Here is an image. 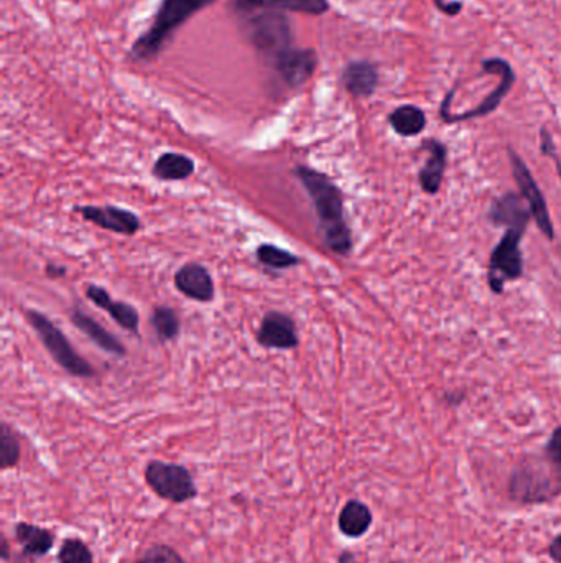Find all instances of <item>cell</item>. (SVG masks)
<instances>
[{"instance_id": "obj_1", "label": "cell", "mask_w": 561, "mask_h": 563, "mask_svg": "<svg viewBox=\"0 0 561 563\" xmlns=\"http://www.w3.org/2000/svg\"><path fill=\"white\" fill-rule=\"evenodd\" d=\"M295 175L308 191L315 206L321 238L331 251L348 256L353 249V236L344 218L343 195L325 173L310 167L295 168Z\"/></svg>"}, {"instance_id": "obj_2", "label": "cell", "mask_w": 561, "mask_h": 563, "mask_svg": "<svg viewBox=\"0 0 561 563\" xmlns=\"http://www.w3.org/2000/svg\"><path fill=\"white\" fill-rule=\"evenodd\" d=\"M214 2L216 0H162L152 27L132 45L130 55L137 61L157 58L181 25Z\"/></svg>"}, {"instance_id": "obj_3", "label": "cell", "mask_w": 561, "mask_h": 563, "mask_svg": "<svg viewBox=\"0 0 561 563\" xmlns=\"http://www.w3.org/2000/svg\"><path fill=\"white\" fill-rule=\"evenodd\" d=\"M247 35L265 63L277 68L283 58L298 48L293 28L282 10H260L246 15Z\"/></svg>"}, {"instance_id": "obj_4", "label": "cell", "mask_w": 561, "mask_h": 563, "mask_svg": "<svg viewBox=\"0 0 561 563\" xmlns=\"http://www.w3.org/2000/svg\"><path fill=\"white\" fill-rule=\"evenodd\" d=\"M144 478L153 494L167 503H190L198 496L195 478L183 465L152 460L145 466Z\"/></svg>"}, {"instance_id": "obj_5", "label": "cell", "mask_w": 561, "mask_h": 563, "mask_svg": "<svg viewBox=\"0 0 561 563\" xmlns=\"http://www.w3.org/2000/svg\"><path fill=\"white\" fill-rule=\"evenodd\" d=\"M481 65H483V71L487 75L501 76V83L496 89H492L491 94L484 99L483 103L479 104L478 108L461 112V114H453L450 109L451 101H453V96L456 93L455 86L450 93L446 94L443 103H441L440 116L446 124H456V122L471 121V119H478V117L489 116L501 106L502 101L507 98V94L514 88L517 76H515V71L512 70L509 61L504 60V58H487Z\"/></svg>"}, {"instance_id": "obj_6", "label": "cell", "mask_w": 561, "mask_h": 563, "mask_svg": "<svg viewBox=\"0 0 561 563\" xmlns=\"http://www.w3.org/2000/svg\"><path fill=\"white\" fill-rule=\"evenodd\" d=\"M27 320L33 326V330L37 331L38 338L42 340L43 346L47 348L51 358L55 359L61 368L75 377L94 376L91 364L76 353L70 341L66 340V336L63 335V331L51 322L50 318L35 310H28Z\"/></svg>"}, {"instance_id": "obj_7", "label": "cell", "mask_w": 561, "mask_h": 563, "mask_svg": "<svg viewBox=\"0 0 561 563\" xmlns=\"http://www.w3.org/2000/svg\"><path fill=\"white\" fill-rule=\"evenodd\" d=\"M525 229H527V224L509 226L506 234L502 236L501 242L492 251L491 262H489V285H491L492 292H496V294L504 292L506 282L520 279L524 274L520 242H522Z\"/></svg>"}, {"instance_id": "obj_8", "label": "cell", "mask_w": 561, "mask_h": 563, "mask_svg": "<svg viewBox=\"0 0 561 563\" xmlns=\"http://www.w3.org/2000/svg\"><path fill=\"white\" fill-rule=\"evenodd\" d=\"M561 489L555 488L552 478L535 465H522L512 473L509 481L510 498L522 504H542L552 501Z\"/></svg>"}, {"instance_id": "obj_9", "label": "cell", "mask_w": 561, "mask_h": 563, "mask_svg": "<svg viewBox=\"0 0 561 563\" xmlns=\"http://www.w3.org/2000/svg\"><path fill=\"white\" fill-rule=\"evenodd\" d=\"M510 163H512V173H514L515 183L519 185L522 191V198L529 203V210L534 216L535 223L548 239L555 238L553 231L552 218L548 213L547 201L543 198L542 190L535 182L532 173L525 165L524 160L515 154L514 150H509Z\"/></svg>"}, {"instance_id": "obj_10", "label": "cell", "mask_w": 561, "mask_h": 563, "mask_svg": "<svg viewBox=\"0 0 561 563\" xmlns=\"http://www.w3.org/2000/svg\"><path fill=\"white\" fill-rule=\"evenodd\" d=\"M78 211L89 223L112 233L132 236L140 229V219L137 215L117 206H81Z\"/></svg>"}, {"instance_id": "obj_11", "label": "cell", "mask_w": 561, "mask_h": 563, "mask_svg": "<svg viewBox=\"0 0 561 563\" xmlns=\"http://www.w3.org/2000/svg\"><path fill=\"white\" fill-rule=\"evenodd\" d=\"M257 340L265 348H297V326L285 313L269 312L262 318L259 331H257Z\"/></svg>"}, {"instance_id": "obj_12", "label": "cell", "mask_w": 561, "mask_h": 563, "mask_svg": "<svg viewBox=\"0 0 561 563\" xmlns=\"http://www.w3.org/2000/svg\"><path fill=\"white\" fill-rule=\"evenodd\" d=\"M175 287L185 297L196 302L208 303L214 298V282L208 270L200 264H185L175 274Z\"/></svg>"}, {"instance_id": "obj_13", "label": "cell", "mask_w": 561, "mask_h": 563, "mask_svg": "<svg viewBox=\"0 0 561 563\" xmlns=\"http://www.w3.org/2000/svg\"><path fill=\"white\" fill-rule=\"evenodd\" d=\"M241 14L260 10H285L297 14L323 15L330 10L328 0H232Z\"/></svg>"}, {"instance_id": "obj_14", "label": "cell", "mask_w": 561, "mask_h": 563, "mask_svg": "<svg viewBox=\"0 0 561 563\" xmlns=\"http://www.w3.org/2000/svg\"><path fill=\"white\" fill-rule=\"evenodd\" d=\"M316 63H318V56H316L315 50L295 48L287 58L280 61V65L275 68V71L290 88H298L315 73Z\"/></svg>"}, {"instance_id": "obj_15", "label": "cell", "mask_w": 561, "mask_h": 563, "mask_svg": "<svg viewBox=\"0 0 561 563\" xmlns=\"http://www.w3.org/2000/svg\"><path fill=\"white\" fill-rule=\"evenodd\" d=\"M86 297L91 302L96 303L101 310L109 313L112 320L117 325H121L124 330L132 331V333L139 331V313L129 303L112 300L109 292L102 289V287H98V285H89L88 289H86Z\"/></svg>"}, {"instance_id": "obj_16", "label": "cell", "mask_w": 561, "mask_h": 563, "mask_svg": "<svg viewBox=\"0 0 561 563\" xmlns=\"http://www.w3.org/2000/svg\"><path fill=\"white\" fill-rule=\"evenodd\" d=\"M14 536L17 544L22 547V554L32 559L45 557L55 544V536L48 529L32 522H17L14 526Z\"/></svg>"}, {"instance_id": "obj_17", "label": "cell", "mask_w": 561, "mask_h": 563, "mask_svg": "<svg viewBox=\"0 0 561 563\" xmlns=\"http://www.w3.org/2000/svg\"><path fill=\"white\" fill-rule=\"evenodd\" d=\"M374 516L367 504L359 499H349L339 511L338 529L348 539H361L371 529Z\"/></svg>"}, {"instance_id": "obj_18", "label": "cell", "mask_w": 561, "mask_h": 563, "mask_svg": "<svg viewBox=\"0 0 561 563\" xmlns=\"http://www.w3.org/2000/svg\"><path fill=\"white\" fill-rule=\"evenodd\" d=\"M343 83L356 98H369L376 93L379 73L369 61H353L344 68Z\"/></svg>"}, {"instance_id": "obj_19", "label": "cell", "mask_w": 561, "mask_h": 563, "mask_svg": "<svg viewBox=\"0 0 561 563\" xmlns=\"http://www.w3.org/2000/svg\"><path fill=\"white\" fill-rule=\"evenodd\" d=\"M428 149V159L425 167L420 170V185L428 195H436L440 190L446 168V147L440 140L430 139L423 144Z\"/></svg>"}, {"instance_id": "obj_20", "label": "cell", "mask_w": 561, "mask_h": 563, "mask_svg": "<svg viewBox=\"0 0 561 563\" xmlns=\"http://www.w3.org/2000/svg\"><path fill=\"white\" fill-rule=\"evenodd\" d=\"M71 322L79 331H83L89 340L96 343L102 351L114 354V356H124L126 354V348H124L121 341L117 340L116 336L111 335L104 326L99 325L93 317L86 315L83 310H79V308L73 310Z\"/></svg>"}, {"instance_id": "obj_21", "label": "cell", "mask_w": 561, "mask_h": 563, "mask_svg": "<svg viewBox=\"0 0 561 563\" xmlns=\"http://www.w3.org/2000/svg\"><path fill=\"white\" fill-rule=\"evenodd\" d=\"M529 208L524 205V198L515 193H507L499 200L494 201L489 211V218L496 226H515V224H529Z\"/></svg>"}, {"instance_id": "obj_22", "label": "cell", "mask_w": 561, "mask_h": 563, "mask_svg": "<svg viewBox=\"0 0 561 563\" xmlns=\"http://www.w3.org/2000/svg\"><path fill=\"white\" fill-rule=\"evenodd\" d=\"M152 172L165 182H180L195 173V162L186 155L168 152L155 162Z\"/></svg>"}, {"instance_id": "obj_23", "label": "cell", "mask_w": 561, "mask_h": 563, "mask_svg": "<svg viewBox=\"0 0 561 563\" xmlns=\"http://www.w3.org/2000/svg\"><path fill=\"white\" fill-rule=\"evenodd\" d=\"M389 122L392 129L402 137H415L425 131L427 116L417 106L405 104L390 114Z\"/></svg>"}, {"instance_id": "obj_24", "label": "cell", "mask_w": 561, "mask_h": 563, "mask_svg": "<svg viewBox=\"0 0 561 563\" xmlns=\"http://www.w3.org/2000/svg\"><path fill=\"white\" fill-rule=\"evenodd\" d=\"M150 323H152L153 331L160 341L175 340L180 333V320H178L177 313L173 312L172 308H155Z\"/></svg>"}, {"instance_id": "obj_25", "label": "cell", "mask_w": 561, "mask_h": 563, "mask_svg": "<svg viewBox=\"0 0 561 563\" xmlns=\"http://www.w3.org/2000/svg\"><path fill=\"white\" fill-rule=\"evenodd\" d=\"M20 442L14 430L9 424H2L0 427V466L2 470H10L19 465L20 461Z\"/></svg>"}, {"instance_id": "obj_26", "label": "cell", "mask_w": 561, "mask_h": 563, "mask_svg": "<svg viewBox=\"0 0 561 563\" xmlns=\"http://www.w3.org/2000/svg\"><path fill=\"white\" fill-rule=\"evenodd\" d=\"M257 259L260 264L272 267V269H290V267L300 264V259L295 254L285 251L282 247L274 246V244H262L257 247Z\"/></svg>"}, {"instance_id": "obj_27", "label": "cell", "mask_w": 561, "mask_h": 563, "mask_svg": "<svg viewBox=\"0 0 561 563\" xmlns=\"http://www.w3.org/2000/svg\"><path fill=\"white\" fill-rule=\"evenodd\" d=\"M56 560L58 563H94V555L83 539L68 537L60 545Z\"/></svg>"}, {"instance_id": "obj_28", "label": "cell", "mask_w": 561, "mask_h": 563, "mask_svg": "<svg viewBox=\"0 0 561 563\" xmlns=\"http://www.w3.org/2000/svg\"><path fill=\"white\" fill-rule=\"evenodd\" d=\"M134 563H188L180 552L170 547V545L157 544L152 545L145 550L144 555L135 560Z\"/></svg>"}, {"instance_id": "obj_29", "label": "cell", "mask_w": 561, "mask_h": 563, "mask_svg": "<svg viewBox=\"0 0 561 563\" xmlns=\"http://www.w3.org/2000/svg\"><path fill=\"white\" fill-rule=\"evenodd\" d=\"M545 453H547L550 465L555 470L558 483L561 484V427L553 430L552 437L548 440L547 448H545Z\"/></svg>"}, {"instance_id": "obj_30", "label": "cell", "mask_w": 561, "mask_h": 563, "mask_svg": "<svg viewBox=\"0 0 561 563\" xmlns=\"http://www.w3.org/2000/svg\"><path fill=\"white\" fill-rule=\"evenodd\" d=\"M540 139H542V154L552 157L557 163L558 172L561 175V162L558 159L557 150H555V144H553L552 134L548 132L547 127H542V132H540Z\"/></svg>"}, {"instance_id": "obj_31", "label": "cell", "mask_w": 561, "mask_h": 563, "mask_svg": "<svg viewBox=\"0 0 561 563\" xmlns=\"http://www.w3.org/2000/svg\"><path fill=\"white\" fill-rule=\"evenodd\" d=\"M436 9L440 10L441 14L448 15V17H456L461 14L463 10V2H445V0H433Z\"/></svg>"}, {"instance_id": "obj_32", "label": "cell", "mask_w": 561, "mask_h": 563, "mask_svg": "<svg viewBox=\"0 0 561 563\" xmlns=\"http://www.w3.org/2000/svg\"><path fill=\"white\" fill-rule=\"evenodd\" d=\"M548 555L557 563H561V534L552 540V544L548 547Z\"/></svg>"}, {"instance_id": "obj_33", "label": "cell", "mask_w": 561, "mask_h": 563, "mask_svg": "<svg viewBox=\"0 0 561 563\" xmlns=\"http://www.w3.org/2000/svg\"><path fill=\"white\" fill-rule=\"evenodd\" d=\"M0 557H2L4 562H9L10 560L9 540L5 536L0 537Z\"/></svg>"}, {"instance_id": "obj_34", "label": "cell", "mask_w": 561, "mask_h": 563, "mask_svg": "<svg viewBox=\"0 0 561 563\" xmlns=\"http://www.w3.org/2000/svg\"><path fill=\"white\" fill-rule=\"evenodd\" d=\"M338 563H356V555L349 550H343L338 557Z\"/></svg>"}, {"instance_id": "obj_35", "label": "cell", "mask_w": 561, "mask_h": 563, "mask_svg": "<svg viewBox=\"0 0 561 563\" xmlns=\"http://www.w3.org/2000/svg\"><path fill=\"white\" fill-rule=\"evenodd\" d=\"M47 274L53 279H58V277H63L66 274V269L65 267L48 266Z\"/></svg>"}]
</instances>
